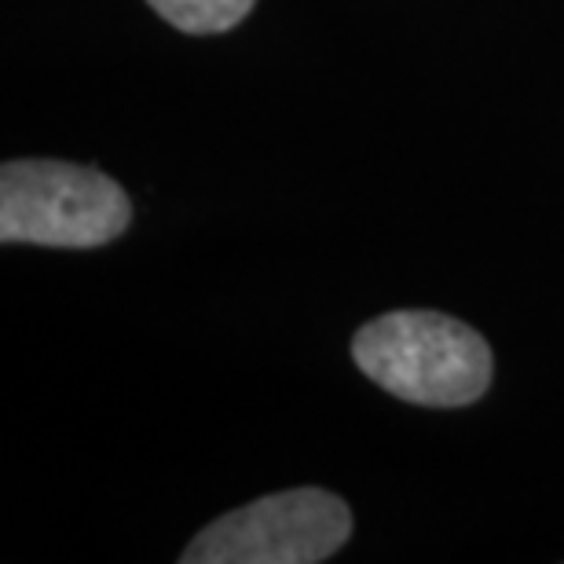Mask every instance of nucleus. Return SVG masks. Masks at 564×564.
<instances>
[{
    "label": "nucleus",
    "instance_id": "f03ea898",
    "mask_svg": "<svg viewBox=\"0 0 564 564\" xmlns=\"http://www.w3.org/2000/svg\"><path fill=\"white\" fill-rule=\"evenodd\" d=\"M132 206L115 180L70 162H8L0 173V239L96 250L129 228Z\"/></svg>",
    "mask_w": 564,
    "mask_h": 564
},
{
    "label": "nucleus",
    "instance_id": "7ed1b4c3",
    "mask_svg": "<svg viewBox=\"0 0 564 564\" xmlns=\"http://www.w3.org/2000/svg\"><path fill=\"white\" fill-rule=\"evenodd\" d=\"M352 535V513L330 491L297 488L224 513L191 539L184 564H315Z\"/></svg>",
    "mask_w": 564,
    "mask_h": 564
},
{
    "label": "nucleus",
    "instance_id": "f257e3e1",
    "mask_svg": "<svg viewBox=\"0 0 564 564\" xmlns=\"http://www.w3.org/2000/svg\"><path fill=\"white\" fill-rule=\"evenodd\" d=\"M356 367L392 397L466 408L491 386V348L473 326L440 312H389L352 341Z\"/></svg>",
    "mask_w": 564,
    "mask_h": 564
},
{
    "label": "nucleus",
    "instance_id": "20e7f679",
    "mask_svg": "<svg viewBox=\"0 0 564 564\" xmlns=\"http://www.w3.org/2000/svg\"><path fill=\"white\" fill-rule=\"evenodd\" d=\"M147 4L184 33H220L250 15L257 0H147Z\"/></svg>",
    "mask_w": 564,
    "mask_h": 564
}]
</instances>
